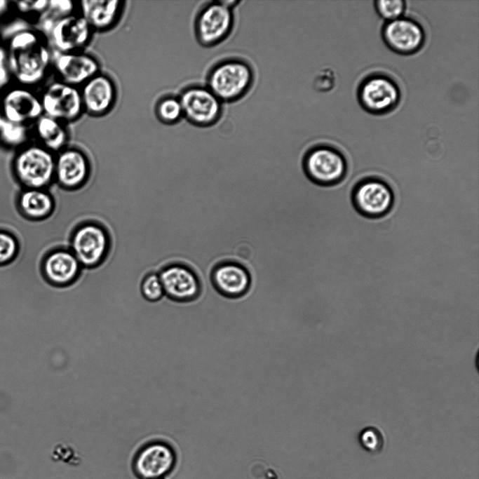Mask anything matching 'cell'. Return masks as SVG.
Here are the masks:
<instances>
[{
  "label": "cell",
  "mask_w": 479,
  "mask_h": 479,
  "mask_svg": "<svg viewBox=\"0 0 479 479\" xmlns=\"http://www.w3.org/2000/svg\"><path fill=\"white\" fill-rule=\"evenodd\" d=\"M8 67L17 84L34 88L53 69L54 51L42 29L29 27L12 34L5 48Z\"/></svg>",
  "instance_id": "6da1fadb"
},
{
  "label": "cell",
  "mask_w": 479,
  "mask_h": 479,
  "mask_svg": "<svg viewBox=\"0 0 479 479\" xmlns=\"http://www.w3.org/2000/svg\"><path fill=\"white\" fill-rule=\"evenodd\" d=\"M254 81V69L247 61L229 58L210 69L205 86L224 104L242 99L250 90Z\"/></svg>",
  "instance_id": "7a4b0ae2"
},
{
  "label": "cell",
  "mask_w": 479,
  "mask_h": 479,
  "mask_svg": "<svg viewBox=\"0 0 479 479\" xmlns=\"http://www.w3.org/2000/svg\"><path fill=\"white\" fill-rule=\"evenodd\" d=\"M55 154L36 142L18 149L13 170L25 189H46L55 182Z\"/></svg>",
  "instance_id": "3957f363"
},
{
  "label": "cell",
  "mask_w": 479,
  "mask_h": 479,
  "mask_svg": "<svg viewBox=\"0 0 479 479\" xmlns=\"http://www.w3.org/2000/svg\"><path fill=\"white\" fill-rule=\"evenodd\" d=\"M112 247L111 235L104 225L95 220L80 222L73 229L69 248L83 268L94 269L107 259Z\"/></svg>",
  "instance_id": "277c9868"
},
{
  "label": "cell",
  "mask_w": 479,
  "mask_h": 479,
  "mask_svg": "<svg viewBox=\"0 0 479 479\" xmlns=\"http://www.w3.org/2000/svg\"><path fill=\"white\" fill-rule=\"evenodd\" d=\"M303 168L313 182L325 187L339 185L348 173V163L344 154L326 144H315L306 149Z\"/></svg>",
  "instance_id": "5b68a950"
},
{
  "label": "cell",
  "mask_w": 479,
  "mask_h": 479,
  "mask_svg": "<svg viewBox=\"0 0 479 479\" xmlns=\"http://www.w3.org/2000/svg\"><path fill=\"white\" fill-rule=\"evenodd\" d=\"M234 1H212L204 4L197 13L194 32L203 46H215L231 34L234 26Z\"/></svg>",
  "instance_id": "8992f818"
},
{
  "label": "cell",
  "mask_w": 479,
  "mask_h": 479,
  "mask_svg": "<svg viewBox=\"0 0 479 479\" xmlns=\"http://www.w3.org/2000/svg\"><path fill=\"white\" fill-rule=\"evenodd\" d=\"M351 201L355 210L367 219H379L388 215L395 203L389 184L377 176H366L353 187Z\"/></svg>",
  "instance_id": "52a82bcc"
},
{
  "label": "cell",
  "mask_w": 479,
  "mask_h": 479,
  "mask_svg": "<svg viewBox=\"0 0 479 479\" xmlns=\"http://www.w3.org/2000/svg\"><path fill=\"white\" fill-rule=\"evenodd\" d=\"M43 114L66 124L84 114L80 88L55 79L39 94Z\"/></svg>",
  "instance_id": "ba28073f"
},
{
  "label": "cell",
  "mask_w": 479,
  "mask_h": 479,
  "mask_svg": "<svg viewBox=\"0 0 479 479\" xmlns=\"http://www.w3.org/2000/svg\"><path fill=\"white\" fill-rule=\"evenodd\" d=\"M178 97L183 117L195 126H212L222 117L223 103L206 86H189L180 92Z\"/></svg>",
  "instance_id": "9c48e42d"
},
{
  "label": "cell",
  "mask_w": 479,
  "mask_h": 479,
  "mask_svg": "<svg viewBox=\"0 0 479 479\" xmlns=\"http://www.w3.org/2000/svg\"><path fill=\"white\" fill-rule=\"evenodd\" d=\"M94 31L79 11L50 23L48 36L55 53L85 50L92 41Z\"/></svg>",
  "instance_id": "30bf717a"
},
{
  "label": "cell",
  "mask_w": 479,
  "mask_h": 479,
  "mask_svg": "<svg viewBox=\"0 0 479 479\" xmlns=\"http://www.w3.org/2000/svg\"><path fill=\"white\" fill-rule=\"evenodd\" d=\"M0 108L7 121L29 127L43 114L39 94L19 84L10 85L1 93Z\"/></svg>",
  "instance_id": "8fae6325"
},
{
  "label": "cell",
  "mask_w": 479,
  "mask_h": 479,
  "mask_svg": "<svg viewBox=\"0 0 479 479\" xmlns=\"http://www.w3.org/2000/svg\"><path fill=\"white\" fill-rule=\"evenodd\" d=\"M361 107L367 112L380 115L395 109L400 100V90L393 79L374 74L363 80L358 90Z\"/></svg>",
  "instance_id": "7c38bea8"
},
{
  "label": "cell",
  "mask_w": 479,
  "mask_h": 479,
  "mask_svg": "<svg viewBox=\"0 0 479 479\" xmlns=\"http://www.w3.org/2000/svg\"><path fill=\"white\" fill-rule=\"evenodd\" d=\"M90 159L81 148L69 146L55 154V182L63 189L76 191L88 182Z\"/></svg>",
  "instance_id": "4fadbf2b"
},
{
  "label": "cell",
  "mask_w": 479,
  "mask_h": 479,
  "mask_svg": "<svg viewBox=\"0 0 479 479\" xmlns=\"http://www.w3.org/2000/svg\"><path fill=\"white\" fill-rule=\"evenodd\" d=\"M176 453L169 444L154 441L144 445L135 454L133 468L140 479H162L174 469Z\"/></svg>",
  "instance_id": "5bb4252c"
},
{
  "label": "cell",
  "mask_w": 479,
  "mask_h": 479,
  "mask_svg": "<svg viewBox=\"0 0 479 479\" xmlns=\"http://www.w3.org/2000/svg\"><path fill=\"white\" fill-rule=\"evenodd\" d=\"M52 70L55 79L80 88L101 72V64L94 55L85 50L55 53Z\"/></svg>",
  "instance_id": "9a60e30c"
},
{
  "label": "cell",
  "mask_w": 479,
  "mask_h": 479,
  "mask_svg": "<svg viewBox=\"0 0 479 479\" xmlns=\"http://www.w3.org/2000/svg\"><path fill=\"white\" fill-rule=\"evenodd\" d=\"M164 294L177 303L195 301L201 294V284L196 273L184 263L173 261L158 272Z\"/></svg>",
  "instance_id": "2e32d148"
},
{
  "label": "cell",
  "mask_w": 479,
  "mask_h": 479,
  "mask_svg": "<svg viewBox=\"0 0 479 479\" xmlns=\"http://www.w3.org/2000/svg\"><path fill=\"white\" fill-rule=\"evenodd\" d=\"M80 92L84 113L94 117L109 114L117 100L114 79L102 71L82 85Z\"/></svg>",
  "instance_id": "e0dca14e"
},
{
  "label": "cell",
  "mask_w": 479,
  "mask_h": 479,
  "mask_svg": "<svg viewBox=\"0 0 479 479\" xmlns=\"http://www.w3.org/2000/svg\"><path fill=\"white\" fill-rule=\"evenodd\" d=\"M385 44L400 55H412L419 51L425 42V32L416 20L403 16L386 22L382 28Z\"/></svg>",
  "instance_id": "ac0fdd59"
},
{
  "label": "cell",
  "mask_w": 479,
  "mask_h": 479,
  "mask_svg": "<svg viewBox=\"0 0 479 479\" xmlns=\"http://www.w3.org/2000/svg\"><path fill=\"white\" fill-rule=\"evenodd\" d=\"M83 268L69 248L57 247L48 252L41 262L46 281L55 287H67L80 277Z\"/></svg>",
  "instance_id": "d6986e66"
},
{
  "label": "cell",
  "mask_w": 479,
  "mask_h": 479,
  "mask_svg": "<svg viewBox=\"0 0 479 479\" xmlns=\"http://www.w3.org/2000/svg\"><path fill=\"white\" fill-rule=\"evenodd\" d=\"M126 4L123 0H81L78 7L94 32H106L118 24Z\"/></svg>",
  "instance_id": "ffe728a7"
},
{
  "label": "cell",
  "mask_w": 479,
  "mask_h": 479,
  "mask_svg": "<svg viewBox=\"0 0 479 479\" xmlns=\"http://www.w3.org/2000/svg\"><path fill=\"white\" fill-rule=\"evenodd\" d=\"M211 280L215 290L228 299H237L249 290L250 278L247 269L232 262L215 265L211 273Z\"/></svg>",
  "instance_id": "44dd1931"
},
{
  "label": "cell",
  "mask_w": 479,
  "mask_h": 479,
  "mask_svg": "<svg viewBox=\"0 0 479 479\" xmlns=\"http://www.w3.org/2000/svg\"><path fill=\"white\" fill-rule=\"evenodd\" d=\"M67 124L43 114L32 126L35 142L56 154L69 144Z\"/></svg>",
  "instance_id": "7402d4cb"
},
{
  "label": "cell",
  "mask_w": 479,
  "mask_h": 479,
  "mask_svg": "<svg viewBox=\"0 0 479 479\" xmlns=\"http://www.w3.org/2000/svg\"><path fill=\"white\" fill-rule=\"evenodd\" d=\"M18 205L27 219L41 221L51 216L55 201L46 189H24L18 196Z\"/></svg>",
  "instance_id": "603a6c76"
},
{
  "label": "cell",
  "mask_w": 479,
  "mask_h": 479,
  "mask_svg": "<svg viewBox=\"0 0 479 479\" xmlns=\"http://www.w3.org/2000/svg\"><path fill=\"white\" fill-rule=\"evenodd\" d=\"M30 128L4 120L0 128V142L7 147L18 149L28 143Z\"/></svg>",
  "instance_id": "cb8c5ba5"
},
{
  "label": "cell",
  "mask_w": 479,
  "mask_h": 479,
  "mask_svg": "<svg viewBox=\"0 0 479 479\" xmlns=\"http://www.w3.org/2000/svg\"><path fill=\"white\" fill-rule=\"evenodd\" d=\"M155 113L162 123L168 125L177 123L184 118L178 96L166 95L160 98L156 104Z\"/></svg>",
  "instance_id": "d4e9b609"
},
{
  "label": "cell",
  "mask_w": 479,
  "mask_h": 479,
  "mask_svg": "<svg viewBox=\"0 0 479 479\" xmlns=\"http://www.w3.org/2000/svg\"><path fill=\"white\" fill-rule=\"evenodd\" d=\"M20 15L33 22L48 19L50 1H18L13 2Z\"/></svg>",
  "instance_id": "484cf974"
},
{
  "label": "cell",
  "mask_w": 479,
  "mask_h": 479,
  "mask_svg": "<svg viewBox=\"0 0 479 479\" xmlns=\"http://www.w3.org/2000/svg\"><path fill=\"white\" fill-rule=\"evenodd\" d=\"M358 442L363 450L370 454H378L384 445V434L375 426H367L358 435Z\"/></svg>",
  "instance_id": "4316f807"
},
{
  "label": "cell",
  "mask_w": 479,
  "mask_h": 479,
  "mask_svg": "<svg viewBox=\"0 0 479 479\" xmlns=\"http://www.w3.org/2000/svg\"><path fill=\"white\" fill-rule=\"evenodd\" d=\"M140 292L142 297L151 302H157L165 296L158 273L150 272L143 277L140 283Z\"/></svg>",
  "instance_id": "83f0119b"
},
{
  "label": "cell",
  "mask_w": 479,
  "mask_h": 479,
  "mask_svg": "<svg viewBox=\"0 0 479 479\" xmlns=\"http://www.w3.org/2000/svg\"><path fill=\"white\" fill-rule=\"evenodd\" d=\"M377 14L386 22L403 16L406 10V1L403 0H377L375 1Z\"/></svg>",
  "instance_id": "f1b7e54d"
},
{
  "label": "cell",
  "mask_w": 479,
  "mask_h": 479,
  "mask_svg": "<svg viewBox=\"0 0 479 479\" xmlns=\"http://www.w3.org/2000/svg\"><path fill=\"white\" fill-rule=\"evenodd\" d=\"M19 245L11 234L0 231V265L11 262L17 255Z\"/></svg>",
  "instance_id": "f546056e"
},
{
  "label": "cell",
  "mask_w": 479,
  "mask_h": 479,
  "mask_svg": "<svg viewBox=\"0 0 479 479\" xmlns=\"http://www.w3.org/2000/svg\"><path fill=\"white\" fill-rule=\"evenodd\" d=\"M11 80L5 48L0 46V93L10 86Z\"/></svg>",
  "instance_id": "4dcf8cb0"
},
{
  "label": "cell",
  "mask_w": 479,
  "mask_h": 479,
  "mask_svg": "<svg viewBox=\"0 0 479 479\" xmlns=\"http://www.w3.org/2000/svg\"><path fill=\"white\" fill-rule=\"evenodd\" d=\"M9 1H0V15L3 14L5 13L8 6H9Z\"/></svg>",
  "instance_id": "1f68e13d"
},
{
  "label": "cell",
  "mask_w": 479,
  "mask_h": 479,
  "mask_svg": "<svg viewBox=\"0 0 479 479\" xmlns=\"http://www.w3.org/2000/svg\"><path fill=\"white\" fill-rule=\"evenodd\" d=\"M5 119L4 118L3 114L1 112V108H0V128L4 121Z\"/></svg>",
  "instance_id": "d6a6232c"
}]
</instances>
